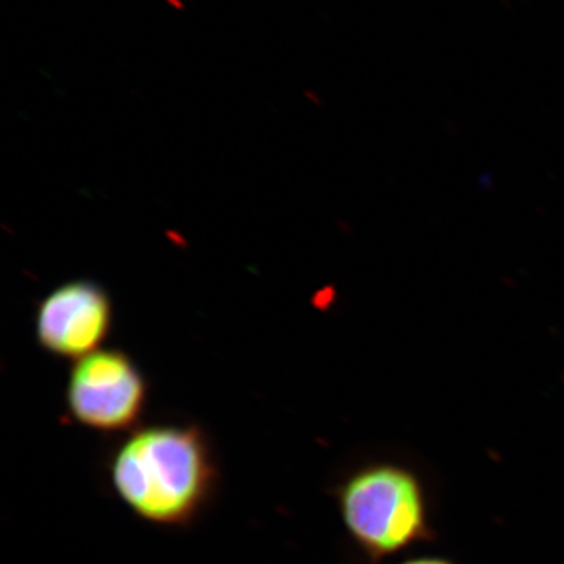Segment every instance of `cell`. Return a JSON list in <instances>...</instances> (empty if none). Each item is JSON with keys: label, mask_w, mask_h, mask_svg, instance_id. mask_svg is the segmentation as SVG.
<instances>
[{"label": "cell", "mask_w": 564, "mask_h": 564, "mask_svg": "<svg viewBox=\"0 0 564 564\" xmlns=\"http://www.w3.org/2000/svg\"><path fill=\"white\" fill-rule=\"evenodd\" d=\"M399 564H458L443 555H413Z\"/></svg>", "instance_id": "obj_5"}, {"label": "cell", "mask_w": 564, "mask_h": 564, "mask_svg": "<svg viewBox=\"0 0 564 564\" xmlns=\"http://www.w3.org/2000/svg\"><path fill=\"white\" fill-rule=\"evenodd\" d=\"M104 473L129 513L161 529L198 524L221 486L214 441L192 422L141 423L115 441Z\"/></svg>", "instance_id": "obj_1"}, {"label": "cell", "mask_w": 564, "mask_h": 564, "mask_svg": "<svg viewBox=\"0 0 564 564\" xmlns=\"http://www.w3.org/2000/svg\"><path fill=\"white\" fill-rule=\"evenodd\" d=\"M329 496L362 564H386L436 541L433 486L425 470L403 456L352 463L329 486Z\"/></svg>", "instance_id": "obj_2"}, {"label": "cell", "mask_w": 564, "mask_h": 564, "mask_svg": "<svg viewBox=\"0 0 564 564\" xmlns=\"http://www.w3.org/2000/svg\"><path fill=\"white\" fill-rule=\"evenodd\" d=\"M113 310L109 293L91 281H73L51 292L36 313L40 347L57 358L80 359L109 337Z\"/></svg>", "instance_id": "obj_4"}, {"label": "cell", "mask_w": 564, "mask_h": 564, "mask_svg": "<svg viewBox=\"0 0 564 564\" xmlns=\"http://www.w3.org/2000/svg\"><path fill=\"white\" fill-rule=\"evenodd\" d=\"M150 383L121 350H98L70 367L65 389L69 421L90 432L120 437L143 423Z\"/></svg>", "instance_id": "obj_3"}]
</instances>
